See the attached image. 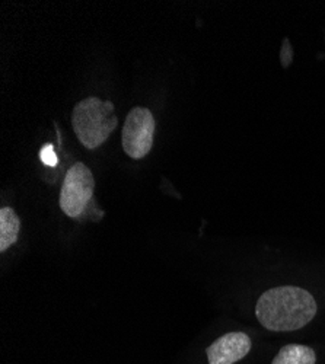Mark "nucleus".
Masks as SVG:
<instances>
[{
	"mask_svg": "<svg viewBox=\"0 0 325 364\" xmlns=\"http://www.w3.org/2000/svg\"><path fill=\"white\" fill-rule=\"evenodd\" d=\"M316 315L314 296L297 286H282L262 293L257 301L255 316L269 331H298Z\"/></svg>",
	"mask_w": 325,
	"mask_h": 364,
	"instance_id": "obj_1",
	"label": "nucleus"
},
{
	"mask_svg": "<svg viewBox=\"0 0 325 364\" xmlns=\"http://www.w3.org/2000/svg\"><path fill=\"white\" fill-rule=\"evenodd\" d=\"M117 123L112 102L95 97L76 104L72 114L73 130L80 143L87 149L101 146L117 127Z\"/></svg>",
	"mask_w": 325,
	"mask_h": 364,
	"instance_id": "obj_2",
	"label": "nucleus"
},
{
	"mask_svg": "<svg viewBox=\"0 0 325 364\" xmlns=\"http://www.w3.org/2000/svg\"><path fill=\"white\" fill-rule=\"evenodd\" d=\"M94 187L95 181L91 169L82 162L73 165L66 173L60 193L63 213L73 219L80 218L92 200Z\"/></svg>",
	"mask_w": 325,
	"mask_h": 364,
	"instance_id": "obj_3",
	"label": "nucleus"
},
{
	"mask_svg": "<svg viewBox=\"0 0 325 364\" xmlns=\"http://www.w3.org/2000/svg\"><path fill=\"white\" fill-rule=\"evenodd\" d=\"M155 118L152 112L143 108H133L126 117L123 127V149L133 159L144 158L154 144Z\"/></svg>",
	"mask_w": 325,
	"mask_h": 364,
	"instance_id": "obj_4",
	"label": "nucleus"
},
{
	"mask_svg": "<svg viewBox=\"0 0 325 364\" xmlns=\"http://www.w3.org/2000/svg\"><path fill=\"white\" fill-rule=\"evenodd\" d=\"M251 350V338L245 332H229L208 348L209 364H233Z\"/></svg>",
	"mask_w": 325,
	"mask_h": 364,
	"instance_id": "obj_5",
	"label": "nucleus"
},
{
	"mask_svg": "<svg viewBox=\"0 0 325 364\" xmlns=\"http://www.w3.org/2000/svg\"><path fill=\"white\" fill-rule=\"evenodd\" d=\"M21 230V220L15 210L4 207L0 210V251L9 250L18 239Z\"/></svg>",
	"mask_w": 325,
	"mask_h": 364,
	"instance_id": "obj_6",
	"label": "nucleus"
},
{
	"mask_svg": "<svg viewBox=\"0 0 325 364\" xmlns=\"http://www.w3.org/2000/svg\"><path fill=\"white\" fill-rule=\"evenodd\" d=\"M316 354L308 346L289 344L284 346L272 364H315Z\"/></svg>",
	"mask_w": 325,
	"mask_h": 364,
	"instance_id": "obj_7",
	"label": "nucleus"
},
{
	"mask_svg": "<svg viewBox=\"0 0 325 364\" xmlns=\"http://www.w3.org/2000/svg\"><path fill=\"white\" fill-rule=\"evenodd\" d=\"M40 158L43 161V164L48 165V166H55L58 164V159H57V155L55 151L53 149L51 144H46L41 151H40Z\"/></svg>",
	"mask_w": 325,
	"mask_h": 364,
	"instance_id": "obj_8",
	"label": "nucleus"
},
{
	"mask_svg": "<svg viewBox=\"0 0 325 364\" xmlns=\"http://www.w3.org/2000/svg\"><path fill=\"white\" fill-rule=\"evenodd\" d=\"M292 55H293V51H292L290 41H289V38H284L283 47H282V54H280V60H282L283 68H289L290 66Z\"/></svg>",
	"mask_w": 325,
	"mask_h": 364,
	"instance_id": "obj_9",
	"label": "nucleus"
}]
</instances>
